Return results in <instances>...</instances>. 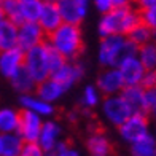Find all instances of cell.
Returning <instances> with one entry per match:
<instances>
[{"mask_svg": "<svg viewBox=\"0 0 156 156\" xmlns=\"http://www.w3.org/2000/svg\"><path fill=\"white\" fill-rule=\"evenodd\" d=\"M41 5H43L41 0H21V11H23L24 21L37 23L40 18Z\"/></svg>", "mask_w": 156, "mask_h": 156, "instance_id": "27", "label": "cell"}, {"mask_svg": "<svg viewBox=\"0 0 156 156\" xmlns=\"http://www.w3.org/2000/svg\"><path fill=\"white\" fill-rule=\"evenodd\" d=\"M139 46L124 35H107L102 38L99 61L105 67H118V64L129 56H136Z\"/></svg>", "mask_w": 156, "mask_h": 156, "instance_id": "2", "label": "cell"}, {"mask_svg": "<svg viewBox=\"0 0 156 156\" xmlns=\"http://www.w3.org/2000/svg\"><path fill=\"white\" fill-rule=\"evenodd\" d=\"M49 76H51L53 80H56L59 84H62L64 89H67L83 76V67L80 64H67L66 62L62 67L54 70Z\"/></svg>", "mask_w": 156, "mask_h": 156, "instance_id": "13", "label": "cell"}, {"mask_svg": "<svg viewBox=\"0 0 156 156\" xmlns=\"http://www.w3.org/2000/svg\"><path fill=\"white\" fill-rule=\"evenodd\" d=\"M46 43V41H45ZM46 58H48V66H49V72H54V70H58L59 67H62L64 64H66V56L61 54L58 49L54 46H51L49 43H46Z\"/></svg>", "mask_w": 156, "mask_h": 156, "instance_id": "28", "label": "cell"}, {"mask_svg": "<svg viewBox=\"0 0 156 156\" xmlns=\"http://www.w3.org/2000/svg\"><path fill=\"white\" fill-rule=\"evenodd\" d=\"M119 127V136L127 144H134L139 139L145 137L147 134H150V123H148L147 113L136 112L126 119V121L118 126Z\"/></svg>", "mask_w": 156, "mask_h": 156, "instance_id": "5", "label": "cell"}, {"mask_svg": "<svg viewBox=\"0 0 156 156\" xmlns=\"http://www.w3.org/2000/svg\"><path fill=\"white\" fill-rule=\"evenodd\" d=\"M48 40L49 45L54 46L66 58H76L84 49L81 30L78 24H70V23L61 24L54 32L48 34Z\"/></svg>", "mask_w": 156, "mask_h": 156, "instance_id": "3", "label": "cell"}, {"mask_svg": "<svg viewBox=\"0 0 156 156\" xmlns=\"http://www.w3.org/2000/svg\"><path fill=\"white\" fill-rule=\"evenodd\" d=\"M0 51H2V38H0Z\"/></svg>", "mask_w": 156, "mask_h": 156, "instance_id": "41", "label": "cell"}, {"mask_svg": "<svg viewBox=\"0 0 156 156\" xmlns=\"http://www.w3.org/2000/svg\"><path fill=\"white\" fill-rule=\"evenodd\" d=\"M2 19H5V13L2 10V5H0V21H2Z\"/></svg>", "mask_w": 156, "mask_h": 156, "instance_id": "38", "label": "cell"}, {"mask_svg": "<svg viewBox=\"0 0 156 156\" xmlns=\"http://www.w3.org/2000/svg\"><path fill=\"white\" fill-rule=\"evenodd\" d=\"M140 86L144 89L156 86V75H154L153 70H147V72H145L144 78H142V81H140Z\"/></svg>", "mask_w": 156, "mask_h": 156, "instance_id": "32", "label": "cell"}, {"mask_svg": "<svg viewBox=\"0 0 156 156\" xmlns=\"http://www.w3.org/2000/svg\"><path fill=\"white\" fill-rule=\"evenodd\" d=\"M94 2H96L97 10L102 13H107L113 8V0H94Z\"/></svg>", "mask_w": 156, "mask_h": 156, "instance_id": "34", "label": "cell"}, {"mask_svg": "<svg viewBox=\"0 0 156 156\" xmlns=\"http://www.w3.org/2000/svg\"><path fill=\"white\" fill-rule=\"evenodd\" d=\"M131 153L132 156H156V137L147 134L145 137L131 144Z\"/></svg>", "mask_w": 156, "mask_h": 156, "instance_id": "20", "label": "cell"}, {"mask_svg": "<svg viewBox=\"0 0 156 156\" xmlns=\"http://www.w3.org/2000/svg\"><path fill=\"white\" fill-rule=\"evenodd\" d=\"M0 153H2V134H0Z\"/></svg>", "mask_w": 156, "mask_h": 156, "instance_id": "39", "label": "cell"}, {"mask_svg": "<svg viewBox=\"0 0 156 156\" xmlns=\"http://www.w3.org/2000/svg\"><path fill=\"white\" fill-rule=\"evenodd\" d=\"M0 5L8 21L16 26H21L24 23L23 11H21V0H0Z\"/></svg>", "mask_w": 156, "mask_h": 156, "instance_id": "22", "label": "cell"}, {"mask_svg": "<svg viewBox=\"0 0 156 156\" xmlns=\"http://www.w3.org/2000/svg\"><path fill=\"white\" fill-rule=\"evenodd\" d=\"M86 145H88V151L91 153V156H110L113 151L110 140L101 132V129L93 131Z\"/></svg>", "mask_w": 156, "mask_h": 156, "instance_id": "16", "label": "cell"}, {"mask_svg": "<svg viewBox=\"0 0 156 156\" xmlns=\"http://www.w3.org/2000/svg\"><path fill=\"white\" fill-rule=\"evenodd\" d=\"M37 23L40 27L43 29L45 34H51L54 32L58 27L62 24V16H61V10H59V3L46 0L41 5V11H40V18Z\"/></svg>", "mask_w": 156, "mask_h": 156, "instance_id": "10", "label": "cell"}, {"mask_svg": "<svg viewBox=\"0 0 156 156\" xmlns=\"http://www.w3.org/2000/svg\"><path fill=\"white\" fill-rule=\"evenodd\" d=\"M153 72H154V75H156V67H154V69H153Z\"/></svg>", "mask_w": 156, "mask_h": 156, "instance_id": "42", "label": "cell"}, {"mask_svg": "<svg viewBox=\"0 0 156 156\" xmlns=\"http://www.w3.org/2000/svg\"><path fill=\"white\" fill-rule=\"evenodd\" d=\"M24 66L29 70V73L35 80V83H40L49 78L51 72H49L48 66V58H46V43L35 45L24 51Z\"/></svg>", "mask_w": 156, "mask_h": 156, "instance_id": "4", "label": "cell"}, {"mask_svg": "<svg viewBox=\"0 0 156 156\" xmlns=\"http://www.w3.org/2000/svg\"><path fill=\"white\" fill-rule=\"evenodd\" d=\"M99 102V96H97V91L93 86H88L84 89V94L81 99V104L84 107H94V105Z\"/></svg>", "mask_w": 156, "mask_h": 156, "instance_id": "31", "label": "cell"}, {"mask_svg": "<svg viewBox=\"0 0 156 156\" xmlns=\"http://www.w3.org/2000/svg\"><path fill=\"white\" fill-rule=\"evenodd\" d=\"M126 84L123 81V76H121V73H119L118 67H108L107 70H104V72L99 75V78H97V88L105 96L116 94Z\"/></svg>", "mask_w": 156, "mask_h": 156, "instance_id": "11", "label": "cell"}, {"mask_svg": "<svg viewBox=\"0 0 156 156\" xmlns=\"http://www.w3.org/2000/svg\"><path fill=\"white\" fill-rule=\"evenodd\" d=\"M59 10L62 21L70 24H80L86 15V6L78 3L76 0H64L59 3Z\"/></svg>", "mask_w": 156, "mask_h": 156, "instance_id": "14", "label": "cell"}, {"mask_svg": "<svg viewBox=\"0 0 156 156\" xmlns=\"http://www.w3.org/2000/svg\"><path fill=\"white\" fill-rule=\"evenodd\" d=\"M43 40H45V32L38 23L24 21L21 26H18V46L23 51H27L35 45L43 43Z\"/></svg>", "mask_w": 156, "mask_h": 156, "instance_id": "8", "label": "cell"}, {"mask_svg": "<svg viewBox=\"0 0 156 156\" xmlns=\"http://www.w3.org/2000/svg\"><path fill=\"white\" fill-rule=\"evenodd\" d=\"M23 145L24 140L21 139V136H16L13 132L2 134V153H0V156H18Z\"/></svg>", "mask_w": 156, "mask_h": 156, "instance_id": "21", "label": "cell"}, {"mask_svg": "<svg viewBox=\"0 0 156 156\" xmlns=\"http://www.w3.org/2000/svg\"><path fill=\"white\" fill-rule=\"evenodd\" d=\"M13 88L19 93H29L35 88V80L32 78V75L29 73V70L26 69V66H21L15 73L10 76Z\"/></svg>", "mask_w": 156, "mask_h": 156, "instance_id": "19", "label": "cell"}, {"mask_svg": "<svg viewBox=\"0 0 156 156\" xmlns=\"http://www.w3.org/2000/svg\"><path fill=\"white\" fill-rule=\"evenodd\" d=\"M153 37H154V30H151L150 27H148L147 24H144L142 21L127 34V38L132 40L137 46H142V45L148 43V41H151Z\"/></svg>", "mask_w": 156, "mask_h": 156, "instance_id": "25", "label": "cell"}, {"mask_svg": "<svg viewBox=\"0 0 156 156\" xmlns=\"http://www.w3.org/2000/svg\"><path fill=\"white\" fill-rule=\"evenodd\" d=\"M137 3L140 10H144V8H150V6H156V0H137Z\"/></svg>", "mask_w": 156, "mask_h": 156, "instance_id": "35", "label": "cell"}, {"mask_svg": "<svg viewBox=\"0 0 156 156\" xmlns=\"http://www.w3.org/2000/svg\"><path fill=\"white\" fill-rule=\"evenodd\" d=\"M137 58L144 64L147 70H153L156 67V43L154 41H148V43L139 46Z\"/></svg>", "mask_w": 156, "mask_h": 156, "instance_id": "24", "label": "cell"}, {"mask_svg": "<svg viewBox=\"0 0 156 156\" xmlns=\"http://www.w3.org/2000/svg\"><path fill=\"white\" fill-rule=\"evenodd\" d=\"M62 93H64L62 84H59L56 80H53L51 76L43 80V81H40L38 86H37L38 97L46 101V102H53V101H56V99H59Z\"/></svg>", "mask_w": 156, "mask_h": 156, "instance_id": "17", "label": "cell"}, {"mask_svg": "<svg viewBox=\"0 0 156 156\" xmlns=\"http://www.w3.org/2000/svg\"><path fill=\"white\" fill-rule=\"evenodd\" d=\"M51 2H56V3H61V2H64V0H51Z\"/></svg>", "mask_w": 156, "mask_h": 156, "instance_id": "40", "label": "cell"}, {"mask_svg": "<svg viewBox=\"0 0 156 156\" xmlns=\"http://www.w3.org/2000/svg\"><path fill=\"white\" fill-rule=\"evenodd\" d=\"M154 40H156V30H154Z\"/></svg>", "mask_w": 156, "mask_h": 156, "instance_id": "43", "label": "cell"}, {"mask_svg": "<svg viewBox=\"0 0 156 156\" xmlns=\"http://www.w3.org/2000/svg\"><path fill=\"white\" fill-rule=\"evenodd\" d=\"M18 156H45V150L38 142H24Z\"/></svg>", "mask_w": 156, "mask_h": 156, "instance_id": "29", "label": "cell"}, {"mask_svg": "<svg viewBox=\"0 0 156 156\" xmlns=\"http://www.w3.org/2000/svg\"><path fill=\"white\" fill-rule=\"evenodd\" d=\"M154 137H156V136H154Z\"/></svg>", "mask_w": 156, "mask_h": 156, "instance_id": "44", "label": "cell"}, {"mask_svg": "<svg viewBox=\"0 0 156 156\" xmlns=\"http://www.w3.org/2000/svg\"><path fill=\"white\" fill-rule=\"evenodd\" d=\"M18 123H19V112L10 108L0 110V134L18 131Z\"/></svg>", "mask_w": 156, "mask_h": 156, "instance_id": "26", "label": "cell"}, {"mask_svg": "<svg viewBox=\"0 0 156 156\" xmlns=\"http://www.w3.org/2000/svg\"><path fill=\"white\" fill-rule=\"evenodd\" d=\"M41 126H43V123H41V118L38 113H35L29 108L19 112L18 132L24 142H38Z\"/></svg>", "mask_w": 156, "mask_h": 156, "instance_id": "7", "label": "cell"}, {"mask_svg": "<svg viewBox=\"0 0 156 156\" xmlns=\"http://www.w3.org/2000/svg\"><path fill=\"white\" fill-rule=\"evenodd\" d=\"M131 0H113V8L115 6H126V5H129Z\"/></svg>", "mask_w": 156, "mask_h": 156, "instance_id": "37", "label": "cell"}, {"mask_svg": "<svg viewBox=\"0 0 156 156\" xmlns=\"http://www.w3.org/2000/svg\"><path fill=\"white\" fill-rule=\"evenodd\" d=\"M118 70L123 76V81L126 86H134V84H140L142 78H144L147 69L144 67V64L140 62V59L136 56H129V58L123 59L118 64Z\"/></svg>", "mask_w": 156, "mask_h": 156, "instance_id": "9", "label": "cell"}, {"mask_svg": "<svg viewBox=\"0 0 156 156\" xmlns=\"http://www.w3.org/2000/svg\"><path fill=\"white\" fill-rule=\"evenodd\" d=\"M140 21L147 24L151 30H156V6L144 8L140 11Z\"/></svg>", "mask_w": 156, "mask_h": 156, "instance_id": "30", "label": "cell"}, {"mask_svg": "<svg viewBox=\"0 0 156 156\" xmlns=\"http://www.w3.org/2000/svg\"><path fill=\"white\" fill-rule=\"evenodd\" d=\"M70 145L67 144V142H58L53 148H49V150H46V154L45 156H61L62 151L66 150V148H69Z\"/></svg>", "mask_w": 156, "mask_h": 156, "instance_id": "33", "label": "cell"}, {"mask_svg": "<svg viewBox=\"0 0 156 156\" xmlns=\"http://www.w3.org/2000/svg\"><path fill=\"white\" fill-rule=\"evenodd\" d=\"M140 23V13L126 6H115L110 11L104 13L99 24V34L102 37L107 35H127Z\"/></svg>", "mask_w": 156, "mask_h": 156, "instance_id": "1", "label": "cell"}, {"mask_svg": "<svg viewBox=\"0 0 156 156\" xmlns=\"http://www.w3.org/2000/svg\"><path fill=\"white\" fill-rule=\"evenodd\" d=\"M59 136H61V127L56 123L53 121L43 123L41 131H40V137H38V144L43 150H49V148H53L58 144Z\"/></svg>", "mask_w": 156, "mask_h": 156, "instance_id": "18", "label": "cell"}, {"mask_svg": "<svg viewBox=\"0 0 156 156\" xmlns=\"http://www.w3.org/2000/svg\"><path fill=\"white\" fill-rule=\"evenodd\" d=\"M61 156H80V154H78V151H75L73 148H70V147H69V148H66V150L62 151Z\"/></svg>", "mask_w": 156, "mask_h": 156, "instance_id": "36", "label": "cell"}, {"mask_svg": "<svg viewBox=\"0 0 156 156\" xmlns=\"http://www.w3.org/2000/svg\"><path fill=\"white\" fill-rule=\"evenodd\" d=\"M21 104H23L26 108L38 113V115H53V112H54V108L49 105V102L43 101V99H40V97L27 96V94L21 97Z\"/></svg>", "mask_w": 156, "mask_h": 156, "instance_id": "23", "label": "cell"}, {"mask_svg": "<svg viewBox=\"0 0 156 156\" xmlns=\"http://www.w3.org/2000/svg\"><path fill=\"white\" fill-rule=\"evenodd\" d=\"M121 96L124 101L131 105L132 112H142L147 113V105H145V89L140 84H134V86H124L121 89Z\"/></svg>", "mask_w": 156, "mask_h": 156, "instance_id": "15", "label": "cell"}, {"mask_svg": "<svg viewBox=\"0 0 156 156\" xmlns=\"http://www.w3.org/2000/svg\"><path fill=\"white\" fill-rule=\"evenodd\" d=\"M21 66H24V51L19 46L0 51V72L5 76L10 78Z\"/></svg>", "mask_w": 156, "mask_h": 156, "instance_id": "12", "label": "cell"}, {"mask_svg": "<svg viewBox=\"0 0 156 156\" xmlns=\"http://www.w3.org/2000/svg\"><path fill=\"white\" fill-rule=\"evenodd\" d=\"M132 113L134 112L131 105L124 101L121 94L107 96V99L104 101V115L113 126H121Z\"/></svg>", "mask_w": 156, "mask_h": 156, "instance_id": "6", "label": "cell"}]
</instances>
